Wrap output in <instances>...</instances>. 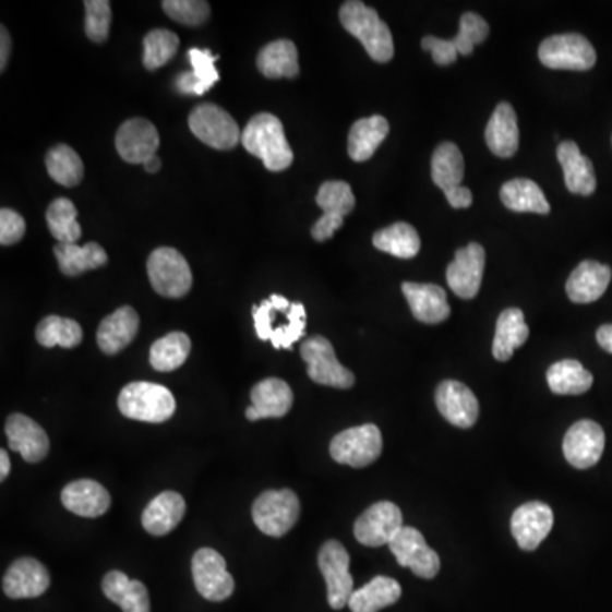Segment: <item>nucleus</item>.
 Instances as JSON below:
<instances>
[{
  "label": "nucleus",
  "mask_w": 612,
  "mask_h": 612,
  "mask_svg": "<svg viewBox=\"0 0 612 612\" xmlns=\"http://www.w3.org/2000/svg\"><path fill=\"white\" fill-rule=\"evenodd\" d=\"M324 215L312 227V237L316 242H325L344 225V218L355 209L356 197L351 185L344 181H327L320 185L316 193Z\"/></svg>",
  "instance_id": "obj_11"
},
{
  "label": "nucleus",
  "mask_w": 612,
  "mask_h": 612,
  "mask_svg": "<svg viewBox=\"0 0 612 612\" xmlns=\"http://www.w3.org/2000/svg\"><path fill=\"white\" fill-rule=\"evenodd\" d=\"M404 529V516L393 502H376L359 516L355 524V536L364 547L377 548L392 543V539Z\"/></svg>",
  "instance_id": "obj_13"
},
{
  "label": "nucleus",
  "mask_w": 612,
  "mask_h": 612,
  "mask_svg": "<svg viewBox=\"0 0 612 612\" xmlns=\"http://www.w3.org/2000/svg\"><path fill=\"white\" fill-rule=\"evenodd\" d=\"M84 339V332L75 320L50 315L39 322L36 328V340L43 347L60 346L63 349H74Z\"/></svg>",
  "instance_id": "obj_43"
},
{
  "label": "nucleus",
  "mask_w": 612,
  "mask_h": 612,
  "mask_svg": "<svg viewBox=\"0 0 612 612\" xmlns=\"http://www.w3.org/2000/svg\"><path fill=\"white\" fill-rule=\"evenodd\" d=\"M501 200L505 208L516 213H538L548 215L550 203L543 191L531 179H513L501 189Z\"/></svg>",
  "instance_id": "obj_37"
},
{
  "label": "nucleus",
  "mask_w": 612,
  "mask_h": 612,
  "mask_svg": "<svg viewBox=\"0 0 612 612\" xmlns=\"http://www.w3.org/2000/svg\"><path fill=\"white\" fill-rule=\"evenodd\" d=\"M85 35L91 41L105 43L111 29L112 11L108 0H85Z\"/></svg>",
  "instance_id": "obj_47"
},
{
  "label": "nucleus",
  "mask_w": 612,
  "mask_h": 612,
  "mask_svg": "<svg viewBox=\"0 0 612 612\" xmlns=\"http://www.w3.org/2000/svg\"><path fill=\"white\" fill-rule=\"evenodd\" d=\"M389 123L383 116L362 118L352 124L347 139V152L355 163H367L388 136Z\"/></svg>",
  "instance_id": "obj_29"
},
{
  "label": "nucleus",
  "mask_w": 612,
  "mask_h": 612,
  "mask_svg": "<svg viewBox=\"0 0 612 612\" xmlns=\"http://www.w3.org/2000/svg\"><path fill=\"white\" fill-rule=\"evenodd\" d=\"M382 431L374 424L347 429L335 435L331 443V456L335 463L364 468L376 461L382 455Z\"/></svg>",
  "instance_id": "obj_8"
},
{
  "label": "nucleus",
  "mask_w": 612,
  "mask_h": 612,
  "mask_svg": "<svg viewBox=\"0 0 612 612\" xmlns=\"http://www.w3.org/2000/svg\"><path fill=\"white\" fill-rule=\"evenodd\" d=\"M62 504L75 516L99 517L111 507V495L94 480H77L63 489Z\"/></svg>",
  "instance_id": "obj_26"
},
{
  "label": "nucleus",
  "mask_w": 612,
  "mask_h": 612,
  "mask_svg": "<svg viewBox=\"0 0 612 612\" xmlns=\"http://www.w3.org/2000/svg\"><path fill=\"white\" fill-rule=\"evenodd\" d=\"M301 358L309 367V376L319 385L347 389L355 386L356 377L337 361L334 346L322 335H313L301 346Z\"/></svg>",
  "instance_id": "obj_9"
},
{
  "label": "nucleus",
  "mask_w": 612,
  "mask_h": 612,
  "mask_svg": "<svg viewBox=\"0 0 612 612\" xmlns=\"http://www.w3.org/2000/svg\"><path fill=\"white\" fill-rule=\"evenodd\" d=\"M163 8L170 20L184 26H201L212 14V8L204 0H164Z\"/></svg>",
  "instance_id": "obj_48"
},
{
  "label": "nucleus",
  "mask_w": 612,
  "mask_h": 612,
  "mask_svg": "<svg viewBox=\"0 0 612 612\" xmlns=\"http://www.w3.org/2000/svg\"><path fill=\"white\" fill-rule=\"evenodd\" d=\"M58 267L69 278H75L87 271L99 269L108 264V254L96 242L77 245V243H57L53 249Z\"/></svg>",
  "instance_id": "obj_30"
},
{
  "label": "nucleus",
  "mask_w": 612,
  "mask_h": 612,
  "mask_svg": "<svg viewBox=\"0 0 612 612\" xmlns=\"http://www.w3.org/2000/svg\"><path fill=\"white\" fill-rule=\"evenodd\" d=\"M191 568H193L194 586L206 601H227L236 590V580L228 574L227 562L212 548L196 551Z\"/></svg>",
  "instance_id": "obj_12"
},
{
  "label": "nucleus",
  "mask_w": 612,
  "mask_h": 612,
  "mask_svg": "<svg viewBox=\"0 0 612 612\" xmlns=\"http://www.w3.org/2000/svg\"><path fill=\"white\" fill-rule=\"evenodd\" d=\"M605 435L593 420H578L566 431L563 455L577 470H587L599 463L604 453Z\"/></svg>",
  "instance_id": "obj_16"
},
{
  "label": "nucleus",
  "mask_w": 612,
  "mask_h": 612,
  "mask_svg": "<svg viewBox=\"0 0 612 612\" xmlns=\"http://www.w3.org/2000/svg\"><path fill=\"white\" fill-rule=\"evenodd\" d=\"M179 50V36L169 29H152L143 39V65L157 70L176 57Z\"/></svg>",
  "instance_id": "obj_45"
},
{
  "label": "nucleus",
  "mask_w": 612,
  "mask_h": 612,
  "mask_svg": "<svg viewBox=\"0 0 612 612\" xmlns=\"http://www.w3.org/2000/svg\"><path fill=\"white\" fill-rule=\"evenodd\" d=\"M160 167H163V164H160V160H158L157 157H152L151 160L145 164V170L151 173L158 172V170H160Z\"/></svg>",
  "instance_id": "obj_57"
},
{
  "label": "nucleus",
  "mask_w": 612,
  "mask_h": 612,
  "mask_svg": "<svg viewBox=\"0 0 612 612\" xmlns=\"http://www.w3.org/2000/svg\"><path fill=\"white\" fill-rule=\"evenodd\" d=\"M139 328V313L131 307H121L100 322L97 328V346L105 355H118L133 343Z\"/></svg>",
  "instance_id": "obj_23"
},
{
  "label": "nucleus",
  "mask_w": 612,
  "mask_h": 612,
  "mask_svg": "<svg viewBox=\"0 0 612 612\" xmlns=\"http://www.w3.org/2000/svg\"><path fill=\"white\" fill-rule=\"evenodd\" d=\"M251 400L259 419H281L293 407V389L279 377H267L252 388Z\"/></svg>",
  "instance_id": "obj_31"
},
{
  "label": "nucleus",
  "mask_w": 612,
  "mask_h": 612,
  "mask_svg": "<svg viewBox=\"0 0 612 612\" xmlns=\"http://www.w3.org/2000/svg\"><path fill=\"white\" fill-rule=\"evenodd\" d=\"M118 407L128 419L163 424L176 412V398L166 386L135 382L121 389Z\"/></svg>",
  "instance_id": "obj_3"
},
{
  "label": "nucleus",
  "mask_w": 612,
  "mask_h": 612,
  "mask_svg": "<svg viewBox=\"0 0 612 612\" xmlns=\"http://www.w3.org/2000/svg\"><path fill=\"white\" fill-rule=\"evenodd\" d=\"M539 62L548 69L586 72L597 62L596 50L586 36L577 33L556 35L539 45Z\"/></svg>",
  "instance_id": "obj_7"
},
{
  "label": "nucleus",
  "mask_w": 612,
  "mask_h": 612,
  "mask_svg": "<svg viewBox=\"0 0 612 612\" xmlns=\"http://www.w3.org/2000/svg\"><path fill=\"white\" fill-rule=\"evenodd\" d=\"M304 325H307V312L303 303H291V309L286 315V324L276 327L271 337L274 349H291V346L303 337Z\"/></svg>",
  "instance_id": "obj_49"
},
{
  "label": "nucleus",
  "mask_w": 612,
  "mask_h": 612,
  "mask_svg": "<svg viewBox=\"0 0 612 612\" xmlns=\"http://www.w3.org/2000/svg\"><path fill=\"white\" fill-rule=\"evenodd\" d=\"M257 69L267 79H295L300 75L298 50L291 39H276L257 55Z\"/></svg>",
  "instance_id": "obj_33"
},
{
  "label": "nucleus",
  "mask_w": 612,
  "mask_h": 612,
  "mask_svg": "<svg viewBox=\"0 0 612 612\" xmlns=\"http://www.w3.org/2000/svg\"><path fill=\"white\" fill-rule=\"evenodd\" d=\"M77 208L67 197H57L47 209V224L58 243H77L82 237Z\"/></svg>",
  "instance_id": "obj_44"
},
{
  "label": "nucleus",
  "mask_w": 612,
  "mask_h": 612,
  "mask_svg": "<svg viewBox=\"0 0 612 612\" xmlns=\"http://www.w3.org/2000/svg\"><path fill=\"white\" fill-rule=\"evenodd\" d=\"M189 128L194 136L216 151H231L242 143L237 121L220 106L204 103L189 115Z\"/></svg>",
  "instance_id": "obj_6"
},
{
  "label": "nucleus",
  "mask_w": 612,
  "mask_h": 612,
  "mask_svg": "<svg viewBox=\"0 0 612 612\" xmlns=\"http://www.w3.org/2000/svg\"><path fill=\"white\" fill-rule=\"evenodd\" d=\"M401 597V587L389 577H374L370 584L352 592L349 609L352 612H380L395 604Z\"/></svg>",
  "instance_id": "obj_36"
},
{
  "label": "nucleus",
  "mask_w": 612,
  "mask_h": 612,
  "mask_svg": "<svg viewBox=\"0 0 612 612\" xmlns=\"http://www.w3.org/2000/svg\"><path fill=\"white\" fill-rule=\"evenodd\" d=\"M26 233V221L20 213L14 209L4 208L0 212V243L2 245H14L20 242Z\"/></svg>",
  "instance_id": "obj_50"
},
{
  "label": "nucleus",
  "mask_w": 612,
  "mask_h": 612,
  "mask_svg": "<svg viewBox=\"0 0 612 612\" xmlns=\"http://www.w3.org/2000/svg\"><path fill=\"white\" fill-rule=\"evenodd\" d=\"M560 166L565 176L566 189L580 196H590L597 188L592 163L581 154L575 142H562L556 151Z\"/></svg>",
  "instance_id": "obj_25"
},
{
  "label": "nucleus",
  "mask_w": 612,
  "mask_h": 612,
  "mask_svg": "<svg viewBox=\"0 0 612 612\" xmlns=\"http://www.w3.org/2000/svg\"><path fill=\"white\" fill-rule=\"evenodd\" d=\"M485 249L480 243H470L456 251L455 261L446 271L447 285L456 297L473 300L482 286L485 271Z\"/></svg>",
  "instance_id": "obj_15"
},
{
  "label": "nucleus",
  "mask_w": 612,
  "mask_h": 612,
  "mask_svg": "<svg viewBox=\"0 0 612 612\" xmlns=\"http://www.w3.org/2000/svg\"><path fill=\"white\" fill-rule=\"evenodd\" d=\"M242 145L249 154L261 158L271 172H281L293 164V151L278 116L259 112L242 130Z\"/></svg>",
  "instance_id": "obj_1"
},
{
  "label": "nucleus",
  "mask_w": 612,
  "mask_h": 612,
  "mask_svg": "<svg viewBox=\"0 0 612 612\" xmlns=\"http://www.w3.org/2000/svg\"><path fill=\"white\" fill-rule=\"evenodd\" d=\"M349 565H351L349 553L339 541L331 539L320 548V572L327 581L328 605L335 611L346 608L355 592V580L349 572Z\"/></svg>",
  "instance_id": "obj_10"
},
{
  "label": "nucleus",
  "mask_w": 612,
  "mask_h": 612,
  "mask_svg": "<svg viewBox=\"0 0 612 612\" xmlns=\"http://www.w3.org/2000/svg\"><path fill=\"white\" fill-rule=\"evenodd\" d=\"M185 502L178 492H164L143 511L142 524L152 536H166L184 519Z\"/></svg>",
  "instance_id": "obj_28"
},
{
  "label": "nucleus",
  "mask_w": 612,
  "mask_h": 612,
  "mask_svg": "<svg viewBox=\"0 0 612 612\" xmlns=\"http://www.w3.org/2000/svg\"><path fill=\"white\" fill-rule=\"evenodd\" d=\"M422 48L434 58V62L441 67L451 65L456 62L458 58V50H456L453 39H441L435 36H425L422 39Z\"/></svg>",
  "instance_id": "obj_51"
},
{
  "label": "nucleus",
  "mask_w": 612,
  "mask_h": 612,
  "mask_svg": "<svg viewBox=\"0 0 612 612\" xmlns=\"http://www.w3.org/2000/svg\"><path fill=\"white\" fill-rule=\"evenodd\" d=\"M48 173L57 184L65 185V188H74L84 179V163L79 157L74 148H70L65 143H60L57 147L51 148L45 158Z\"/></svg>",
  "instance_id": "obj_42"
},
{
  "label": "nucleus",
  "mask_w": 612,
  "mask_h": 612,
  "mask_svg": "<svg viewBox=\"0 0 612 612\" xmlns=\"http://www.w3.org/2000/svg\"><path fill=\"white\" fill-rule=\"evenodd\" d=\"M9 447L16 451L27 463H39L47 458L50 441L41 425L23 413H12L5 422Z\"/></svg>",
  "instance_id": "obj_20"
},
{
  "label": "nucleus",
  "mask_w": 612,
  "mask_h": 612,
  "mask_svg": "<svg viewBox=\"0 0 612 612\" xmlns=\"http://www.w3.org/2000/svg\"><path fill=\"white\" fill-rule=\"evenodd\" d=\"M103 592L123 612H151V597L142 581L130 580L123 572L112 571L103 578Z\"/></svg>",
  "instance_id": "obj_32"
},
{
  "label": "nucleus",
  "mask_w": 612,
  "mask_h": 612,
  "mask_svg": "<svg viewBox=\"0 0 612 612\" xmlns=\"http://www.w3.org/2000/svg\"><path fill=\"white\" fill-rule=\"evenodd\" d=\"M555 524L550 505L544 502H528L516 508L511 519V529L520 550L535 551L543 543Z\"/></svg>",
  "instance_id": "obj_19"
},
{
  "label": "nucleus",
  "mask_w": 612,
  "mask_h": 612,
  "mask_svg": "<svg viewBox=\"0 0 612 612\" xmlns=\"http://www.w3.org/2000/svg\"><path fill=\"white\" fill-rule=\"evenodd\" d=\"M255 526L271 538H281L300 517V501L293 490H267L252 505Z\"/></svg>",
  "instance_id": "obj_5"
},
{
  "label": "nucleus",
  "mask_w": 612,
  "mask_h": 612,
  "mask_svg": "<svg viewBox=\"0 0 612 612\" xmlns=\"http://www.w3.org/2000/svg\"><path fill=\"white\" fill-rule=\"evenodd\" d=\"M548 386L556 395H581L589 392L593 376L575 359H563L550 367Z\"/></svg>",
  "instance_id": "obj_39"
},
{
  "label": "nucleus",
  "mask_w": 612,
  "mask_h": 612,
  "mask_svg": "<svg viewBox=\"0 0 612 612\" xmlns=\"http://www.w3.org/2000/svg\"><path fill=\"white\" fill-rule=\"evenodd\" d=\"M489 24L482 16H478L475 12H466L459 21V33L453 43H455L458 53L466 57V55L473 53L477 45L489 38Z\"/></svg>",
  "instance_id": "obj_46"
},
{
  "label": "nucleus",
  "mask_w": 612,
  "mask_h": 612,
  "mask_svg": "<svg viewBox=\"0 0 612 612\" xmlns=\"http://www.w3.org/2000/svg\"><path fill=\"white\" fill-rule=\"evenodd\" d=\"M611 278V267L601 262H580L566 281V295L574 303H593L605 293Z\"/></svg>",
  "instance_id": "obj_24"
},
{
  "label": "nucleus",
  "mask_w": 612,
  "mask_h": 612,
  "mask_svg": "<svg viewBox=\"0 0 612 612\" xmlns=\"http://www.w3.org/2000/svg\"><path fill=\"white\" fill-rule=\"evenodd\" d=\"M389 551L397 559L398 565L407 566L417 577L431 580L440 574V555L428 547L422 532L416 528H405L389 543Z\"/></svg>",
  "instance_id": "obj_14"
},
{
  "label": "nucleus",
  "mask_w": 612,
  "mask_h": 612,
  "mask_svg": "<svg viewBox=\"0 0 612 612\" xmlns=\"http://www.w3.org/2000/svg\"><path fill=\"white\" fill-rule=\"evenodd\" d=\"M148 279L160 297L182 298L193 288V273L181 252L160 247L147 261Z\"/></svg>",
  "instance_id": "obj_4"
},
{
  "label": "nucleus",
  "mask_w": 612,
  "mask_h": 612,
  "mask_svg": "<svg viewBox=\"0 0 612 612\" xmlns=\"http://www.w3.org/2000/svg\"><path fill=\"white\" fill-rule=\"evenodd\" d=\"M401 291L410 304L413 316L422 324L435 325L449 319L451 307L441 286L404 283Z\"/></svg>",
  "instance_id": "obj_22"
},
{
  "label": "nucleus",
  "mask_w": 612,
  "mask_h": 612,
  "mask_svg": "<svg viewBox=\"0 0 612 612\" xmlns=\"http://www.w3.org/2000/svg\"><path fill=\"white\" fill-rule=\"evenodd\" d=\"M278 312L273 301L264 300L259 307H252L255 334L261 340H271L274 334V313Z\"/></svg>",
  "instance_id": "obj_52"
},
{
  "label": "nucleus",
  "mask_w": 612,
  "mask_h": 612,
  "mask_svg": "<svg viewBox=\"0 0 612 612\" xmlns=\"http://www.w3.org/2000/svg\"><path fill=\"white\" fill-rule=\"evenodd\" d=\"M191 352V339L184 332H170L151 347V364L160 373H170L184 364Z\"/></svg>",
  "instance_id": "obj_41"
},
{
  "label": "nucleus",
  "mask_w": 612,
  "mask_h": 612,
  "mask_svg": "<svg viewBox=\"0 0 612 612\" xmlns=\"http://www.w3.org/2000/svg\"><path fill=\"white\" fill-rule=\"evenodd\" d=\"M373 245L377 251L400 259H412L419 254L420 237L416 228L405 221L389 225L373 236Z\"/></svg>",
  "instance_id": "obj_40"
},
{
  "label": "nucleus",
  "mask_w": 612,
  "mask_h": 612,
  "mask_svg": "<svg viewBox=\"0 0 612 612\" xmlns=\"http://www.w3.org/2000/svg\"><path fill=\"white\" fill-rule=\"evenodd\" d=\"M116 151L124 163L145 164L155 157L160 147L157 128L143 118H131L121 124L116 133Z\"/></svg>",
  "instance_id": "obj_17"
},
{
  "label": "nucleus",
  "mask_w": 612,
  "mask_h": 612,
  "mask_svg": "<svg viewBox=\"0 0 612 612\" xmlns=\"http://www.w3.org/2000/svg\"><path fill=\"white\" fill-rule=\"evenodd\" d=\"M188 57L189 62L193 65V72L179 75L178 81H176V87L182 94L203 96V94L212 89L216 82L220 81V74H218V70L215 67L218 55H212V50L191 48Z\"/></svg>",
  "instance_id": "obj_34"
},
{
  "label": "nucleus",
  "mask_w": 612,
  "mask_h": 612,
  "mask_svg": "<svg viewBox=\"0 0 612 612\" xmlns=\"http://www.w3.org/2000/svg\"><path fill=\"white\" fill-rule=\"evenodd\" d=\"M435 405L441 416L459 429H471L477 424L480 405L475 393L463 383L446 380L435 389Z\"/></svg>",
  "instance_id": "obj_18"
},
{
  "label": "nucleus",
  "mask_w": 612,
  "mask_h": 612,
  "mask_svg": "<svg viewBox=\"0 0 612 612\" xmlns=\"http://www.w3.org/2000/svg\"><path fill=\"white\" fill-rule=\"evenodd\" d=\"M485 142L490 152L497 157H513L519 151L517 115L508 103H501L493 111L485 128Z\"/></svg>",
  "instance_id": "obj_27"
},
{
  "label": "nucleus",
  "mask_w": 612,
  "mask_h": 612,
  "mask_svg": "<svg viewBox=\"0 0 612 612\" xmlns=\"http://www.w3.org/2000/svg\"><path fill=\"white\" fill-rule=\"evenodd\" d=\"M0 70L4 72L8 67L9 55H11V36L5 26L0 27Z\"/></svg>",
  "instance_id": "obj_54"
},
{
  "label": "nucleus",
  "mask_w": 612,
  "mask_h": 612,
  "mask_svg": "<svg viewBox=\"0 0 612 612\" xmlns=\"http://www.w3.org/2000/svg\"><path fill=\"white\" fill-rule=\"evenodd\" d=\"M597 343L604 349L605 352L612 355V324L602 325L596 334Z\"/></svg>",
  "instance_id": "obj_55"
},
{
  "label": "nucleus",
  "mask_w": 612,
  "mask_h": 612,
  "mask_svg": "<svg viewBox=\"0 0 612 612\" xmlns=\"http://www.w3.org/2000/svg\"><path fill=\"white\" fill-rule=\"evenodd\" d=\"M446 197L447 203L456 209L470 208L471 204H473V194L465 185H459L455 191H449V193H446Z\"/></svg>",
  "instance_id": "obj_53"
},
{
  "label": "nucleus",
  "mask_w": 612,
  "mask_h": 612,
  "mask_svg": "<svg viewBox=\"0 0 612 612\" xmlns=\"http://www.w3.org/2000/svg\"><path fill=\"white\" fill-rule=\"evenodd\" d=\"M50 587V574L35 559H20L12 563L2 580V589L11 599H35Z\"/></svg>",
  "instance_id": "obj_21"
},
{
  "label": "nucleus",
  "mask_w": 612,
  "mask_h": 612,
  "mask_svg": "<svg viewBox=\"0 0 612 612\" xmlns=\"http://www.w3.org/2000/svg\"><path fill=\"white\" fill-rule=\"evenodd\" d=\"M339 17L344 29L361 41L374 62L386 63L392 60L395 55L392 32L373 8H368L359 0H349L340 8Z\"/></svg>",
  "instance_id": "obj_2"
},
{
  "label": "nucleus",
  "mask_w": 612,
  "mask_h": 612,
  "mask_svg": "<svg viewBox=\"0 0 612 612\" xmlns=\"http://www.w3.org/2000/svg\"><path fill=\"white\" fill-rule=\"evenodd\" d=\"M432 181L444 194L455 191L465 178V158L455 143L444 142L432 155Z\"/></svg>",
  "instance_id": "obj_38"
},
{
  "label": "nucleus",
  "mask_w": 612,
  "mask_h": 612,
  "mask_svg": "<svg viewBox=\"0 0 612 612\" xmlns=\"http://www.w3.org/2000/svg\"><path fill=\"white\" fill-rule=\"evenodd\" d=\"M11 471V459H9L8 451H0V480L4 482Z\"/></svg>",
  "instance_id": "obj_56"
},
{
  "label": "nucleus",
  "mask_w": 612,
  "mask_h": 612,
  "mask_svg": "<svg viewBox=\"0 0 612 612\" xmlns=\"http://www.w3.org/2000/svg\"><path fill=\"white\" fill-rule=\"evenodd\" d=\"M529 337V327L524 319L523 310L507 309L501 313L493 337L492 352L497 361H508L513 358L517 347L526 344Z\"/></svg>",
  "instance_id": "obj_35"
}]
</instances>
